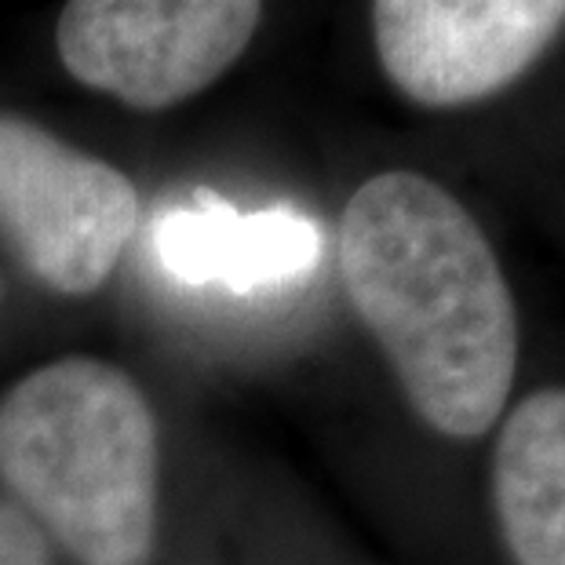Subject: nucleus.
Listing matches in <instances>:
<instances>
[{"label": "nucleus", "instance_id": "obj_2", "mask_svg": "<svg viewBox=\"0 0 565 565\" xmlns=\"http://www.w3.org/2000/svg\"><path fill=\"white\" fill-rule=\"evenodd\" d=\"M0 482L77 565H147L158 536V424L121 369L63 358L0 402Z\"/></svg>", "mask_w": 565, "mask_h": 565}, {"label": "nucleus", "instance_id": "obj_3", "mask_svg": "<svg viewBox=\"0 0 565 565\" xmlns=\"http://www.w3.org/2000/svg\"><path fill=\"white\" fill-rule=\"evenodd\" d=\"M263 0H66L55 26L63 66L136 110H164L237 63Z\"/></svg>", "mask_w": 565, "mask_h": 565}, {"label": "nucleus", "instance_id": "obj_5", "mask_svg": "<svg viewBox=\"0 0 565 565\" xmlns=\"http://www.w3.org/2000/svg\"><path fill=\"white\" fill-rule=\"evenodd\" d=\"M565 26V0H372L383 74L419 106H467L514 84Z\"/></svg>", "mask_w": 565, "mask_h": 565}, {"label": "nucleus", "instance_id": "obj_8", "mask_svg": "<svg viewBox=\"0 0 565 565\" xmlns=\"http://www.w3.org/2000/svg\"><path fill=\"white\" fill-rule=\"evenodd\" d=\"M0 565H52L44 529L11 503H0Z\"/></svg>", "mask_w": 565, "mask_h": 565}, {"label": "nucleus", "instance_id": "obj_6", "mask_svg": "<svg viewBox=\"0 0 565 565\" xmlns=\"http://www.w3.org/2000/svg\"><path fill=\"white\" fill-rule=\"evenodd\" d=\"M153 259L179 285L270 292L310 278L321 263V226L288 204L242 212L212 194L164 209L150 226Z\"/></svg>", "mask_w": 565, "mask_h": 565}, {"label": "nucleus", "instance_id": "obj_4", "mask_svg": "<svg viewBox=\"0 0 565 565\" xmlns=\"http://www.w3.org/2000/svg\"><path fill=\"white\" fill-rule=\"evenodd\" d=\"M139 223L128 175L0 114V226L44 285L88 296L121 259Z\"/></svg>", "mask_w": 565, "mask_h": 565}, {"label": "nucleus", "instance_id": "obj_7", "mask_svg": "<svg viewBox=\"0 0 565 565\" xmlns=\"http://www.w3.org/2000/svg\"><path fill=\"white\" fill-rule=\"evenodd\" d=\"M503 540L519 565H565V387L514 408L492 456Z\"/></svg>", "mask_w": 565, "mask_h": 565}, {"label": "nucleus", "instance_id": "obj_1", "mask_svg": "<svg viewBox=\"0 0 565 565\" xmlns=\"http://www.w3.org/2000/svg\"><path fill=\"white\" fill-rule=\"evenodd\" d=\"M340 267L416 413L486 435L519 372V310L475 215L427 175H372L347 201Z\"/></svg>", "mask_w": 565, "mask_h": 565}]
</instances>
